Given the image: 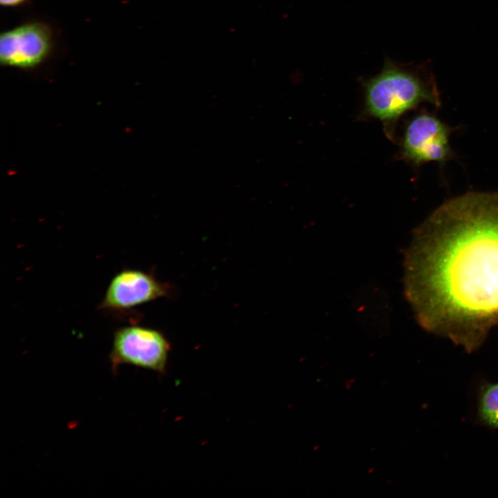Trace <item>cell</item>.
<instances>
[{
	"instance_id": "8992f818",
	"label": "cell",
	"mask_w": 498,
	"mask_h": 498,
	"mask_svg": "<svg viewBox=\"0 0 498 498\" xmlns=\"http://www.w3.org/2000/svg\"><path fill=\"white\" fill-rule=\"evenodd\" d=\"M53 48V31L46 24L25 23L1 33L0 62L6 66L33 68L48 58Z\"/></svg>"
},
{
	"instance_id": "5b68a950",
	"label": "cell",
	"mask_w": 498,
	"mask_h": 498,
	"mask_svg": "<svg viewBox=\"0 0 498 498\" xmlns=\"http://www.w3.org/2000/svg\"><path fill=\"white\" fill-rule=\"evenodd\" d=\"M169 290L151 273L125 268L111 278L98 308L122 317L136 306L167 296Z\"/></svg>"
},
{
	"instance_id": "6da1fadb",
	"label": "cell",
	"mask_w": 498,
	"mask_h": 498,
	"mask_svg": "<svg viewBox=\"0 0 498 498\" xmlns=\"http://www.w3.org/2000/svg\"><path fill=\"white\" fill-rule=\"evenodd\" d=\"M413 238L405 293L418 323L474 351L498 324V192L446 201Z\"/></svg>"
},
{
	"instance_id": "277c9868",
	"label": "cell",
	"mask_w": 498,
	"mask_h": 498,
	"mask_svg": "<svg viewBox=\"0 0 498 498\" xmlns=\"http://www.w3.org/2000/svg\"><path fill=\"white\" fill-rule=\"evenodd\" d=\"M171 346L156 329L136 324L120 326L113 334L109 353L111 369L124 365L164 373Z\"/></svg>"
},
{
	"instance_id": "ba28073f",
	"label": "cell",
	"mask_w": 498,
	"mask_h": 498,
	"mask_svg": "<svg viewBox=\"0 0 498 498\" xmlns=\"http://www.w3.org/2000/svg\"><path fill=\"white\" fill-rule=\"evenodd\" d=\"M28 0H0V3L3 6L6 7H15L21 6Z\"/></svg>"
},
{
	"instance_id": "52a82bcc",
	"label": "cell",
	"mask_w": 498,
	"mask_h": 498,
	"mask_svg": "<svg viewBox=\"0 0 498 498\" xmlns=\"http://www.w3.org/2000/svg\"><path fill=\"white\" fill-rule=\"evenodd\" d=\"M479 414L486 424L498 428V382L483 387L479 397Z\"/></svg>"
},
{
	"instance_id": "3957f363",
	"label": "cell",
	"mask_w": 498,
	"mask_h": 498,
	"mask_svg": "<svg viewBox=\"0 0 498 498\" xmlns=\"http://www.w3.org/2000/svg\"><path fill=\"white\" fill-rule=\"evenodd\" d=\"M454 129L427 110H422L405 123L399 142L398 158L418 168L434 162L441 167L455 157L450 145Z\"/></svg>"
},
{
	"instance_id": "7a4b0ae2",
	"label": "cell",
	"mask_w": 498,
	"mask_h": 498,
	"mask_svg": "<svg viewBox=\"0 0 498 498\" xmlns=\"http://www.w3.org/2000/svg\"><path fill=\"white\" fill-rule=\"evenodd\" d=\"M364 103L360 116L379 120L389 138L395 140L398 120L421 104L441 105L431 74L387 60L377 75L362 82Z\"/></svg>"
}]
</instances>
